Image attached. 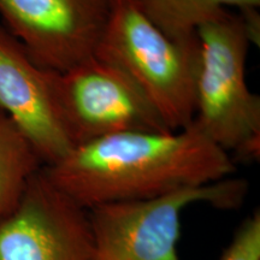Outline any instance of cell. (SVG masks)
<instances>
[{"instance_id": "1", "label": "cell", "mask_w": 260, "mask_h": 260, "mask_svg": "<svg viewBox=\"0 0 260 260\" xmlns=\"http://www.w3.org/2000/svg\"><path fill=\"white\" fill-rule=\"evenodd\" d=\"M44 171L89 210L218 182L234 174L235 161L191 122L174 132H129L94 140Z\"/></svg>"}, {"instance_id": "2", "label": "cell", "mask_w": 260, "mask_h": 260, "mask_svg": "<svg viewBox=\"0 0 260 260\" xmlns=\"http://www.w3.org/2000/svg\"><path fill=\"white\" fill-rule=\"evenodd\" d=\"M199 65L193 123L241 161L260 154V96L246 79L249 47L259 44L258 10H228L197 32Z\"/></svg>"}, {"instance_id": "3", "label": "cell", "mask_w": 260, "mask_h": 260, "mask_svg": "<svg viewBox=\"0 0 260 260\" xmlns=\"http://www.w3.org/2000/svg\"><path fill=\"white\" fill-rule=\"evenodd\" d=\"M95 54L134 81L169 130L193 122L198 38L175 40L152 23L134 0H115Z\"/></svg>"}, {"instance_id": "4", "label": "cell", "mask_w": 260, "mask_h": 260, "mask_svg": "<svg viewBox=\"0 0 260 260\" xmlns=\"http://www.w3.org/2000/svg\"><path fill=\"white\" fill-rule=\"evenodd\" d=\"M247 193V181L228 177L153 199L92 207L90 260H180L177 243L186 207L205 203L222 210L237 209Z\"/></svg>"}, {"instance_id": "5", "label": "cell", "mask_w": 260, "mask_h": 260, "mask_svg": "<svg viewBox=\"0 0 260 260\" xmlns=\"http://www.w3.org/2000/svg\"><path fill=\"white\" fill-rule=\"evenodd\" d=\"M54 87L75 147L129 132H171L134 81L98 54L54 71Z\"/></svg>"}, {"instance_id": "6", "label": "cell", "mask_w": 260, "mask_h": 260, "mask_svg": "<svg viewBox=\"0 0 260 260\" xmlns=\"http://www.w3.org/2000/svg\"><path fill=\"white\" fill-rule=\"evenodd\" d=\"M113 2L0 0V16L35 64L63 73L96 53Z\"/></svg>"}, {"instance_id": "7", "label": "cell", "mask_w": 260, "mask_h": 260, "mask_svg": "<svg viewBox=\"0 0 260 260\" xmlns=\"http://www.w3.org/2000/svg\"><path fill=\"white\" fill-rule=\"evenodd\" d=\"M88 210L45 174L31 177L16 209L0 219V260H90Z\"/></svg>"}, {"instance_id": "8", "label": "cell", "mask_w": 260, "mask_h": 260, "mask_svg": "<svg viewBox=\"0 0 260 260\" xmlns=\"http://www.w3.org/2000/svg\"><path fill=\"white\" fill-rule=\"evenodd\" d=\"M0 111L21 130L44 167L75 148L54 87V71L31 60L22 45L0 27Z\"/></svg>"}, {"instance_id": "9", "label": "cell", "mask_w": 260, "mask_h": 260, "mask_svg": "<svg viewBox=\"0 0 260 260\" xmlns=\"http://www.w3.org/2000/svg\"><path fill=\"white\" fill-rule=\"evenodd\" d=\"M152 23L175 40L198 38L200 27L228 10H258L260 0H134Z\"/></svg>"}, {"instance_id": "10", "label": "cell", "mask_w": 260, "mask_h": 260, "mask_svg": "<svg viewBox=\"0 0 260 260\" xmlns=\"http://www.w3.org/2000/svg\"><path fill=\"white\" fill-rule=\"evenodd\" d=\"M42 167L30 142L0 111V219L16 209L31 177Z\"/></svg>"}, {"instance_id": "11", "label": "cell", "mask_w": 260, "mask_h": 260, "mask_svg": "<svg viewBox=\"0 0 260 260\" xmlns=\"http://www.w3.org/2000/svg\"><path fill=\"white\" fill-rule=\"evenodd\" d=\"M219 260H260V213L252 216L237 228L232 242Z\"/></svg>"}]
</instances>
